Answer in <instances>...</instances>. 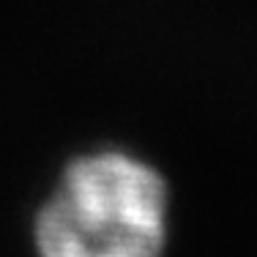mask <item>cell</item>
Masks as SVG:
<instances>
[{"instance_id": "6da1fadb", "label": "cell", "mask_w": 257, "mask_h": 257, "mask_svg": "<svg viewBox=\"0 0 257 257\" xmlns=\"http://www.w3.org/2000/svg\"><path fill=\"white\" fill-rule=\"evenodd\" d=\"M47 257H148L167 241V183L123 151L79 156L33 224Z\"/></svg>"}]
</instances>
